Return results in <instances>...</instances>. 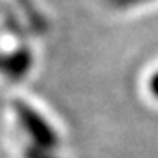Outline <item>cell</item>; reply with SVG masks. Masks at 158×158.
<instances>
[{
  "instance_id": "obj_1",
  "label": "cell",
  "mask_w": 158,
  "mask_h": 158,
  "mask_svg": "<svg viewBox=\"0 0 158 158\" xmlns=\"http://www.w3.org/2000/svg\"><path fill=\"white\" fill-rule=\"evenodd\" d=\"M14 109L18 113V119H19L23 130L28 134L32 142H34L32 146L42 148V149H51V148L56 146L58 144L56 134L53 132L49 123L35 109H32L27 104H23L21 100H16Z\"/></svg>"
},
{
  "instance_id": "obj_4",
  "label": "cell",
  "mask_w": 158,
  "mask_h": 158,
  "mask_svg": "<svg viewBox=\"0 0 158 158\" xmlns=\"http://www.w3.org/2000/svg\"><path fill=\"white\" fill-rule=\"evenodd\" d=\"M148 88H149V91H151V95L155 97V98H158V70L149 77V81H148Z\"/></svg>"
},
{
  "instance_id": "obj_3",
  "label": "cell",
  "mask_w": 158,
  "mask_h": 158,
  "mask_svg": "<svg viewBox=\"0 0 158 158\" xmlns=\"http://www.w3.org/2000/svg\"><path fill=\"white\" fill-rule=\"evenodd\" d=\"M27 158H53L48 153V149H42V148H35V146H32L27 151Z\"/></svg>"
},
{
  "instance_id": "obj_2",
  "label": "cell",
  "mask_w": 158,
  "mask_h": 158,
  "mask_svg": "<svg viewBox=\"0 0 158 158\" xmlns=\"http://www.w3.org/2000/svg\"><path fill=\"white\" fill-rule=\"evenodd\" d=\"M111 6L118 7V9H128V7L139 6V4H144V2H149V0H109Z\"/></svg>"
}]
</instances>
